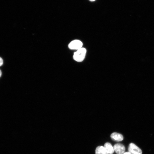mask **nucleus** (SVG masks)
<instances>
[{"instance_id": "obj_1", "label": "nucleus", "mask_w": 154, "mask_h": 154, "mask_svg": "<svg viewBox=\"0 0 154 154\" xmlns=\"http://www.w3.org/2000/svg\"><path fill=\"white\" fill-rule=\"evenodd\" d=\"M86 50L85 48H82L77 50L74 53L73 58L76 61L80 62L83 61L85 57Z\"/></svg>"}, {"instance_id": "obj_2", "label": "nucleus", "mask_w": 154, "mask_h": 154, "mask_svg": "<svg viewBox=\"0 0 154 154\" xmlns=\"http://www.w3.org/2000/svg\"><path fill=\"white\" fill-rule=\"evenodd\" d=\"M83 46L82 42L80 40H75L71 42L68 45V47L71 50H78L82 48Z\"/></svg>"}, {"instance_id": "obj_3", "label": "nucleus", "mask_w": 154, "mask_h": 154, "mask_svg": "<svg viewBox=\"0 0 154 154\" xmlns=\"http://www.w3.org/2000/svg\"><path fill=\"white\" fill-rule=\"evenodd\" d=\"M128 149L131 154H142L141 150L133 143L129 144Z\"/></svg>"}, {"instance_id": "obj_4", "label": "nucleus", "mask_w": 154, "mask_h": 154, "mask_svg": "<svg viewBox=\"0 0 154 154\" xmlns=\"http://www.w3.org/2000/svg\"><path fill=\"white\" fill-rule=\"evenodd\" d=\"M113 148L114 151L117 154H122L125 152V146L121 143H117L114 145Z\"/></svg>"}, {"instance_id": "obj_5", "label": "nucleus", "mask_w": 154, "mask_h": 154, "mask_svg": "<svg viewBox=\"0 0 154 154\" xmlns=\"http://www.w3.org/2000/svg\"><path fill=\"white\" fill-rule=\"evenodd\" d=\"M110 137L113 140L118 142L122 141L123 139V136L121 134L116 132L112 133Z\"/></svg>"}, {"instance_id": "obj_6", "label": "nucleus", "mask_w": 154, "mask_h": 154, "mask_svg": "<svg viewBox=\"0 0 154 154\" xmlns=\"http://www.w3.org/2000/svg\"><path fill=\"white\" fill-rule=\"evenodd\" d=\"M104 147L108 154H112L114 153V148L110 143H106L104 145Z\"/></svg>"}, {"instance_id": "obj_7", "label": "nucleus", "mask_w": 154, "mask_h": 154, "mask_svg": "<svg viewBox=\"0 0 154 154\" xmlns=\"http://www.w3.org/2000/svg\"><path fill=\"white\" fill-rule=\"evenodd\" d=\"M95 154H108L105 148L103 146L97 147L95 150Z\"/></svg>"}, {"instance_id": "obj_8", "label": "nucleus", "mask_w": 154, "mask_h": 154, "mask_svg": "<svg viewBox=\"0 0 154 154\" xmlns=\"http://www.w3.org/2000/svg\"><path fill=\"white\" fill-rule=\"evenodd\" d=\"M3 63V61L2 59L0 57V66L2 65Z\"/></svg>"}, {"instance_id": "obj_9", "label": "nucleus", "mask_w": 154, "mask_h": 154, "mask_svg": "<svg viewBox=\"0 0 154 154\" xmlns=\"http://www.w3.org/2000/svg\"><path fill=\"white\" fill-rule=\"evenodd\" d=\"M122 154H131L129 152H127L124 153Z\"/></svg>"}, {"instance_id": "obj_10", "label": "nucleus", "mask_w": 154, "mask_h": 154, "mask_svg": "<svg viewBox=\"0 0 154 154\" xmlns=\"http://www.w3.org/2000/svg\"><path fill=\"white\" fill-rule=\"evenodd\" d=\"M1 74H2V73H1V70H0V77H1Z\"/></svg>"}, {"instance_id": "obj_11", "label": "nucleus", "mask_w": 154, "mask_h": 154, "mask_svg": "<svg viewBox=\"0 0 154 154\" xmlns=\"http://www.w3.org/2000/svg\"><path fill=\"white\" fill-rule=\"evenodd\" d=\"M89 0L92 1H95V0Z\"/></svg>"}]
</instances>
